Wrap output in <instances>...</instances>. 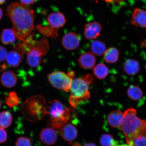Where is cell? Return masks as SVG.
<instances>
[{"instance_id": "6da1fadb", "label": "cell", "mask_w": 146, "mask_h": 146, "mask_svg": "<svg viewBox=\"0 0 146 146\" xmlns=\"http://www.w3.org/2000/svg\"><path fill=\"white\" fill-rule=\"evenodd\" d=\"M6 12L12 21V30L16 37L24 41L35 30L34 10L23 3L15 2L8 5Z\"/></svg>"}, {"instance_id": "7a4b0ae2", "label": "cell", "mask_w": 146, "mask_h": 146, "mask_svg": "<svg viewBox=\"0 0 146 146\" xmlns=\"http://www.w3.org/2000/svg\"><path fill=\"white\" fill-rule=\"evenodd\" d=\"M47 111V114L50 116L47 123L52 128L59 129L67 123L78 122L76 111L65 107L58 100L50 101Z\"/></svg>"}, {"instance_id": "3957f363", "label": "cell", "mask_w": 146, "mask_h": 146, "mask_svg": "<svg viewBox=\"0 0 146 146\" xmlns=\"http://www.w3.org/2000/svg\"><path fill=\"white\" fill-rule=\"evenodd\" d=\"M136 114V111L134 109L126 110L120 127L129 145L137 136L146 134V122L138 118Z\"/></svg>"}, {"instance_id": "277c9868", "label": "cell", "mask_w": 146, "mask_h": 146, "mask_svg": "<svg viewBox=\"0 0 146 146\" xmlns=\"http://www.w3.org/2000/svg\"><path fill=\"white\" fill-rule=\"evenodd\" d=\"M21 108L25 117L31 122L39 121L47 114L46 100L40 95L28 98L22 105Z\"/></svg>"}, {"instance_id": "5b68a950", "label": "cell", "mask_w": 146, "mask_h": 146, "mask_svg": "<svg viewBox=\"0 0 146 146\" xmlns=\"http://www.w3.org/2000/svg\"><path fill=\"white\" fill-rule=\"evenodd\" d=\"M87 78H78L72 80L70 90V95L69 101L73 107H76L90 98L89 81Z\"/></svg>"}, {"instance_id": "8992f818", "label": "cell", "mask_w": 146, "mask_h": 146, "mask_svg": "<svg viewBox=\"0 0 146 146\" xmlns=\"http://www.w3.org/2000/svg\"><path fill=\"white\" fill-rule=\"evenodd\" d=\"M25 54L35 52L41 55H45L48 52L49 46L46 38H43L39 41L34 40L32 36H29L22 44Z\"/></svg>"}, {"instance_id": "52a82bcc", "label": "cell", "mask_w": 146, "mask_h": 146, "mask_svg": "<svg viewBox=\"0 0 146 146\" xmlns=\"http://www.w3.org/2000/svg\"><path fill=\"white\" fill-rule=\"evenodd\" d=\"M48 81L55 88L65 92L70 91L73 80L71 76L61 71H56L47 76Z\"/></svg>"}, {"instance_id": "ba28073f", "label": "cell", "mask_w": 146, "mask_h": 146, "mask_svg": "<svg viewBox=\"0 0 146 146\" xmlns=\"http://www.w3.org/2000/svg\"><path fill=\"white\" fill-rule=\"evenodd\" d=\"M13 49V50L8 53L6 60L10 66L16 67L19 66L21 63L25 53L22 44H16Z\"/></svg>"}, {"instance_id": "9c48e42d", "label": "cell", "mask_w": 146, "mask_h": 146, "mask_svg": "<svg viewBox=\"0 0 146 146\" xmlns=\"http://www.w3.org/2000/svg\"><path fill=\"white\" fill-rule=\"evenodd\" d=\"M62 42L64 48L67 50H75L79 46L80 40L77 34L70 32L64 36Z\"/></svg>"}, {"instance_id": "30bf717a", "label": "cell", "mask_w": 146, "mask_h": 146, "mask_svg": "<svg viewBox=\"0 0 146 146\" xmlns=\"http://www.w3.org/2000/svg\"><path fill=\"white\" fill-rule=\"evenodd\" d=\"M102 29V25L97 22L89 23L84 27V35L87 39H95L100 35Z\"/></svg>"}, {"instance_id": "8fae6325", "label": "cell", "mask_w": 146, "mask_h": 146, "mask_svg": "<svg viewBox=\"0 0 146 146\" xmlns=\"http://www.w3.org/2000/svg\"><path fill=\"white\" fill-rule=\"evenodd\" d=\"M47 20L51 27L56 29L63 27L66 22L65 16L60 12L51 13L47 17Z\"/></svg>"}, {"instance_id": "7c38bea8", "label": "cell", "mask_w": 146, "mask_h": 146, "mask_svg": "<svg viewBox=\"0 0 146 146\" xmlns=\"http://www.w3.org/2000/svg\"><path fill=\"white\" fill-rule=\"evenodd\" d=\"M61 134L65 141L71 142L77 137L78 131L76 127L72 124H66L62 127Z\"/></svg>"}, {"instance_id": "4fadbf2b", "label": "cell", "mask_w": 146, "mask_h": 146, "mask_svg": "<svg viewBox=\"0 0 146 146\" xmlns=\"http://www.w3.org/2000/svg\"><path fill=\"white\" fill-rule=\"evenodd\" d=\"M96 58L92 52H88L82 54L78 61L82 68L90 69L94 68L96 63Z\"/></svg>"}, {"instance_id": "5bb4252c", "label": "cell", "mask_w": 146, "mask_h": 146, "mask_svg": "<svg viewBox=\"0 0 146 146\" xmlns=\"http://www.w3.org/2000/svg\"><path fill=\"white\" fill-rule=\"evenodd\" d=\"M40 139L43 143L51 145L55 143L57 139V135L53 129L46 128L41 131Z\"/></svg>"}, {"instance_id": "9a60e30c", "label": "cell", "mask_w": 146, "mask_h": 146, "mask_svg": "<svg viewBox=\"0 0 146 146\" xmlns=\"http://www.w3.org/2000/svg\"><path fill=\"white\" fill-rule=\"evenodd\" d=\"M132 23L136 27H146V11L139 9H135L132 15Z\"/></svg>"}, {"instance_id": "2e32d148", "label": "cell", "mask_w": 146, "mask_h": 146, "mask_svg": "<svg viewBox=\"0 0 146 146\" xmlns=\"http://www.w3.org/2000/svg\"><path fill=\"white\" fill-rule=\"evenodd\" d=\"M1 81L3 86L11 88L15 86L17 84V76L12 71H5L1 75Z\"/></svg>"}, {"instance_id": "e0dca14e", "label": "cell", "mask_w": 146, "mask_h": 146, "mask_svg": "<svg viewBox=\"0 0 146 146\" xmlns=\"http://www.w3.org/2000/svg\"><path fill=\"white\" fill-rule=\"evenodd\" d=\"M123 118V114L119 110L112 111L107 117V121L110 125L113 127L118 128L121 126Z\"/></svg>"}, {"instance_id": "ac0fdd59", "label": "cell", "mask_w": 146, "mask_h": 146, "mask_svg": "<svg viewBox=\"0 0 146 146\" xmlns=\"http://www.w3.org/2000/svg\"><path fill=\"white\" fill-rule=\"evenodd\" d=\"M123 68L125 72L129 75H134L140 70L139 64L136 60H127L124 64Z\"/></svg>"}, {"instance_id": "d6986e66", "label": "cell", "mask_w": 146, "mask_h": 146, "mask_svg": "<svg viewBox=\"0 0 146 146\" xmlns=\"http://www.w3.org/2000/svg\"><path fill=\"white\" fill-rule=\"evenodd\" d=\"M16 37L13 30L10 29H4L1 35V41L3 44H10L16 41Z\"/></svg>"}, {"instance_id": "ffe728a7", "label": "cell", "mask_w": 146, "mask_h": 146, "mask_svg": "<svg viewBox=\"0 0 146 146\" xmlns=\"http://www.w3.org/2000/svg\"><path fill=\"white\" fill-rule=\"evenodd\" d=\"M91 49L93 54L98 56L104 54L106 50L105 43L99 40H96L91 43Z\"/></svg>"}, {"instance_id": "44dd1931", "label": "cell", "mask_w": 146, "mask_h": 146, "mask_svg": "<svg viewBox=\"0 0 146 146\" xmlns=\"http://www.w3.org/2000/svg\"><path fill=\"white\" fill-rule=\"evenodd\" d=\"M104 55V59L106 62L114 63L117 61L119 53L116 48L115 47H111L106 50Z\"/></svg>"}, {"instance_id": "7402d4cb", "label": "cell", "mask_w": 146, "mask_h": 146, "mask_svg": "<svg viewBox=\"0 0 146 146\" xmlns=\"http://www.w3.org/2000/svg\"><path fill=\"white\" fill-rule=\"evenodd\" d=\"M94 74L98 79H104L108 76L109 73L108 68L103 64L100 63L94 67Z\"/></svg>"}, {"instance_id": "603a6c76", "label": "cell", "mask_w": 146, "mask_h": 146, "mask_svg": "<svg viewBox=\"0 0 146 146\" xmlns=\"http://www.w3.org/2000/svg\"><path fill=\"white\" fill-rule=\"evenodd\" d=\"M12 117L8 111H3L0 113V127L3 129L7 128L12 124Z\"/></svg>"}, {"instance_id": "cb8c5ba5", "label": "cell", "mask_w": 146, "mask_h": 146, "mask_svg": "<svg viewBox=\"0 0 146 146\" xmlns=\"http://www.w3.org/2000/svg\"><path fill=\"white\" fill-rule=\"evenodd\" d=\"M128 96L131 99L134 100H139L143 96V92L138 86L131 85L127 91Z\"/></svg>"}, {"instance_id": "d4e9b609", "label": "cell", "mask_w": 146, "mask_h": 146, "mask_svg": "<svg viewBox=\"0 0 146 146\" xmlns=\"http://www.w3.org/2000/svg\"><path fill=\"white\" fill-rule=\"evenodd\" d=\"M100 142L101 146H118V142L112 135L104 134L100 137Z\"/></svg>"}, {"instance_id": "484cf974", "label": "cell", "mask_w": 146, "mask_h": 146, "mask_svg": "<svg viewBox=\"0 0 146 146\" xmlns=\"http://www.w3.org/2000/svg\"><path fill=\"white\" fill-rule=\"evenodd\" d=\"M27 55V62L29 66L33 68H35L41 64L42 56L30 54Z\"/></svg>"}, {"instance_id": "4316f807", "label": "cell", "mask_w": 146, "mask_h": 146, "mask_svg": "<svg viewBox=\"0 0 146 146\" xmlns=\"http://www.w3.org/2000/svg\"><path fill=\"white\" fill-rule=\"evenodd\" d=\"M5 103L10 107H13L18 105L21 100L18 96L16 93L14 92H11L8 95L5 97Z\"/></svg>"}, {"instance_id": "83f0119b", "label": "cell", "mask_w": 146, "mask_h": 146, "mask_svg": "<svg viewBox=\"0 0 146 146\" xmlns=\"http://www.w3.org/2000/svg\"><path fill=\"white\" fill-rule=\"evenodd\" d=\"M129 145L132 146H146V134L137 136Z\"/></svg>"}, {"instance_id": "f1b7e54d", "label": "cell", "mask_w": 146, "mask_h": 146, "mask_svg": "<svg viewBox=\"0 0 146 146\" xmlns=\"http://www.w3.org/2000/svg\"><path fill=\"white\" fill-rule=\"evenodd\" d=\"M16 146H32L30 139L25 137H20L16 142Z\"/></svg>"}, {"instance_id": "f546056e", "label": "cell", "mask_w": 146, "mask_h": 146, "mask_svg": "<svg viewBox=\"0 0 146 146\" xmlns=\"http://www.w3.org/2000/svg\"><path fill=\"white\" fill-rule=\"evenodd\" d=\"M7 54L6 48L0 45V62H2L6 60Z\"/></svg>"}, {"instance_id": "4dcf8cb0", "label": "cell", "mask_w": 146, "mask_h": 146, "mask_svg": "<svg viewBox=\"0 0 146 146\" xmlns=\"http://www.w3.org/2000/svg\"><path fill=\"white\" fill-rule=\"evenodd\" d=\"M7 133L4 129L0 127V143H4L7 139Z\"/></svg>"}, {"instance_id": "1f68e13d", "label": "cell", "mask_w": 146, "mask_h": 146, "mask_svg": "<svg viewBox=\"0 0 146 146\" xmlns=\"http://www.w3.org/2000/svg\"><path fill=\"white\" fill-rule=\"evenodd\" d=\"M36 0H20L23 4L25 5H31L34 4Z\"/></svg>"}, {"instance_id": "d6a6232c", "label": "cell", "mask_w": 146, "mask_h": 146, "mask_svg": "<svg viewBox=\"0 0 146 146\" xmlns=\"http://www.w3.org/2000/svg\"><path fill=\"white\" fill-rule=\"evenodd\" d=\"M3 16V11L2 9L0 8V20H1Z\"/></svg>"}, {"instance_id": "836d02e7", "label": "cell", "mask_w": 146, "mask_h": 146, "mask_svg": "<svg viewBox=\"0 0 146 146\" xmlns=\"http://www.w3.org/2000/svg\"><path fill=\"white\" fill-rule=\"evenodd\" d=\"M85 146H97L95 144L92 143H87Z\"/></svg>"}, {"instance_id": "e575fe53", "label": "cell", "mask_w": 146, "mask_h": 146, "mask_svg": "<svg viewBox=\"0 0 146 146\" xmlns=\"http://www.w3.org/2000/svg\"><path fill=\"white\" fill-rule=\"evenodd\" d=\"M105 1L107 3H110L111 2L113 1H119V0H105Z\"/></svg>"}, {"instance_id": "d590c367", "label": "cell", "mask_w": 146, "mask_h": 146, "mask_svg": "<svg viewBox=\"0 0 146 146\" xmlns=\"http://www.w3.org/2000/svg\"><path fill=\"white\" fill-rule=\"evenodd\" d=\"M6 0H0V5H2L4 3Z\"/></svg>"}, {"instance_id": "8d00e7d4", "label": "cell", "mask_w": 146, "mask_h": 146, "mask_svg": "<svg viewBox=\"0 0 146 146\" xmlns=\"http://www.w3.org/2000/svg\"><path fill=\"white\" fill-rule=\"evenodd\" d=\"M118 146H132V145H126V144H123V145H118Z\"/></svg>"}, {"instance_id": "74e56055", "label": "cell", "mask_w": 146, "mask_h": 146, "mask_svg": "<svg viewBox=\"0 0 146 146\" xmlns=\"http://www.w3.org/2000/svg\"><path fill=\"white\" fill-rule=\"evenodd\" d=\"M1 100H0V109H1Z\"/></svg>"}]
</instances>
